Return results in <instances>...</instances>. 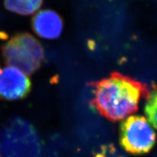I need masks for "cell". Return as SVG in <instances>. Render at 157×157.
<instances>
[{
    "label": "cell",
    "mask_w": 157,
    "mask_h": 157,
    "mask_svg": "<svg viewBox=\"0 0 157 157\" xmlns=\"http://www.w3.org/2000/svg\"><path fill=\"white\" fill-rule=\"evenodd\" d=\"M119 142L129 154H147L156 143V133L143 116L134 115L121 121L119 127Z\"/></svg>",
    "instance_id": "277c9868"
},
{
    "label": "cell",
    "mask_w": 157,
    "mask_h": 157,
    "mask_svg": "<svg viewBox=\"0 0 157 157\" xmlns=\"http://www.w3.org/2000/svg\"><path fill=\"white\" fill-rule=\"evenodd\" d=\"M97 157H104V156H101V155H98V156Z\"/></svg>",
    "instance_id": "9c48e42d"
},
{
    "label": "cell",
    "mask_w": 157,
    "mask_h": 157,
    "mask_svg": "<svg viewBox=\"0 0 157 157\" xmlns=\"http://www.w3.org/2000/svg\"><path fill=\"white\" fill-rule=\"evenodd\" d=\"M145 113L149 124L157 129V88L153 90L147 98Z\"/></svg>",
    "instance_id": "ba28073f"
},
{
    "label": "cell",
    "mask_w": 157,
    "mask_h": 157,
    "mask_svg": "<svg viewBox=\"0 0 157 157\" xmlns=\"http://www.w3.org/2000/svg\"><path fill=\"white\" fill-rule=\"evenodd\" d=\"M31 82L17 68L7 66L0 69V99L17 101L30 93Z\"/></svg>",
    "instance_id": "5b68a950"
},
{
    "label": "cell",
    "mask_w": 157,
    "mask_h": 157,
    "mask_svg": "<svg viewBox=\"0 0 157 157\" xmlns=\"http://www.w3.org/2000/svg\"><path fill=\"white\" fill-rule=\"evenodd\" d=\"M0 157H1V156H0Z\"/></svg>",
    "instance_id": "30bf717a"
},
{
    "label": "cell",
    "mask_w": 157,
    "mask_h": 157,
    "mask_svg": "<svg viewBox=\"0 0 157 157\" xmlns=\"http://www.w3.org/2000/svg\"><path fill=\"white\" fill-rule=\"evenodd\" d=\"M3 157H43V146L36 129L21 117L7 121L0 130Z\"/></svg>",
    "instance_id": "7a4b0ae2"
},
{
    "label": "cell",
    "mask_w": 157,
    "mask_h": 157,
    "mask_svg": "<svg viewBox=\"0 0 157 157\" xmlns=\"http://www.w3.org/2000/svg\"><path fill=\"white\" fill-rule=\"evenodd\" d=\"M31 25L35 34L41 38L55 39L61 34L63 22L56 11L42 10L33 17Z\"/></svg>",
    "instance_id": "8992f818"
},
{
    "label": "cell",
    "mask_w": 157,
    "mask_h": 157,
    "mask_svg": "<svg viewBox=\"0 0 157 157\" xmlns=\"http://www.w3.org/2000/svg\"><path fill=\"white\" fill-rule=\"evenodd\" d=\"M92 105L110 121H117L135 113L140 98L149 96L148 87L142 82L118 72L93 83Z\"/></svg>",
    "instance_id": "6da1fadb"
},
{
    "label": "cell",
    "mask_w": 157,
    "mask_h": 157,
    "mask_svg": "<svg viewBox=\"0 0 157 157\" xmlns=\"http://www.w3.org/2000/svg\"><path fill=\"white\" fill-rule=\"evenodd\" d=\"M5 61L31 76L40 68L44 60V51L41 43L29 33H19L12 36L2 47Z\"/></svg>",
    "instance_id": "3957f363"
},
{
    "label": "cell",
    "mask_w": 157,
    "mask_h": 157,
    "mask_svg": "<svg viewBox=\"0 0 157 157\" xmlns=\"http://www.w3.org/2000/svg\"><path fill=\"white\" fill-rule=\"evenodd\" d=\"M42 1H6L4 2L5 7L7 10L22 15H29L36 13L42 7Z\"/></svg>",
    "instance_id": "52a82bcc"
}]
</instances>
